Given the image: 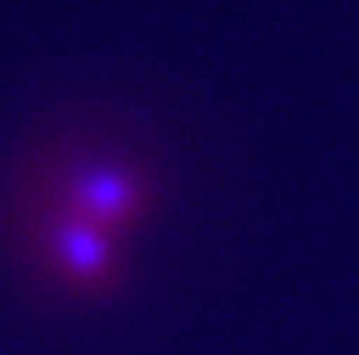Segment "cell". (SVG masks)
Segmentation results:
<instances>
[{"label":"cell","instance_id":"6da1fadb","mask_svg":"<svg viewBox=\"0 0 359 355\" xmlns=\"http://www.w3.org/2000/svg\"><path fill=\"white\" fill-rule=\"evenodd\" d=\"M54 210L73 214L111 237L142 225L153 210V188L145 176L118 160H76L57 180Z\"/></svg>","mask_w":359,"mask_h":355},{"label":"cell","instance_id":"7a4b0ae2","mask_svg":"<svg viewBox=\"0 0 359 355\" xmlns=\"http://www.w3.org/2000/svg\"><path fill=\"white\" fill-rule=\"evenodd\" d=\"M39 256L57 283L73 286L81 294L111 291L123 279L118 237L96 230V225L81 222L73 214H62V210H50L42 218Z\"/></svg>","mask_w":359,"mask_h":355}]
</instances>
